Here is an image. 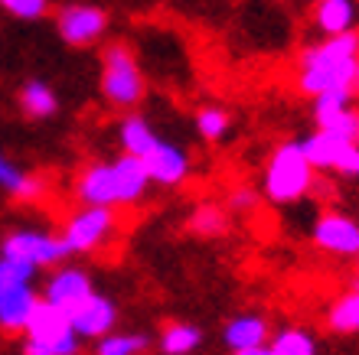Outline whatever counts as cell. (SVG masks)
Here are the masks:
<instances>
[{"instance_id":"cell-30","label":"cell","mask_w":359,"mask_h":355,"mask_svg":"<svg viewBox=\"0 0 359 355\" xmlns=\"http://www.w3.org/2000/svg\"><path fill=\"white\" fill-rule=\"evenodd\" d=\"M337 173H340V176H350V179L359 176V147H350L343 153L340 163H337Z\"/></svg>"},{"instance_id":"cell-5","label":"cell","mask_w":359,"mask_h":355,"mask_svg":"<svg viewBox=\"0 0 359 355\" xmlns=\"http://www.w3.org/2000/svg\"><path fill=\"white\" fill-rule=\"evenodd\" d=\"M33 267L13 264L0 258V329L4 333H23L39 303V293L33 290Z\"/></svg>"},{"instance_id":"cell-16","label":"cell","mask_w":359,"mask_h":355,"mask_svg":"<svg viewBox=\"0 0 359 355\" xmlns=\"http://www.w3.org/2000/svg\"><path fill=\"white\" fill-rule=\"evenodd\" d=\"M0 189L10 193V196L17 199V202H39V199L49 193L46 179L36 176V173H27V169H20L13 160H7L0 153Z\"/></svg>"},{"instance_id":"cell-6","label":"cell","mask_w":359,"mask_h":355,"mask_svg":"<svg viewBox=\"0 0 359 355\" xmlns=\"http://www.w3.org/2000/svg\"><path fill=\"white\" fill-rule=\"evenodd\" d=\"M0 258L39 271V267H56V264H62L69 258V248H66V242H62V235L20 228V232H7L0 238Z\"/></svg>"},{"instance_id":"cell-13","label":"cell","mask_w":359,"mask_h":355,"mask_svg":"<svg viewBox=\"0 0 359 355\" xmlns=\"http://www.w3.org/2000/svg\"><path fill=\"white\" fill-rule=\"evenodd\" d=\"M23 333H27V342H46V346H59V342L79 339L76 333H72V319H69L66 309L53 307V303H46L43 297H39L36 309H33V316H29Z\"/></svg>"},{"instance_id":"cell-29","label":"cell","mask_w":359,"mask_h":355,"mask_svg":"<svg viewBox=\"0 0 359 355\" xmlns=\"http://www.w3.org/2000/svg\"><path fill=\"white\" fill-rule=\"evenodd\" d=\"M23 355H79V339L72 342H59V346H46V342H27Z\"/></svg>"},{"instance_id":"cell-26","label":"cell","mask_w":359,"mask_h":355,"mask_svg":"<svg viewBox=\"0 0 359 355\" xmlns=\"http://www.w3.org/2000/svg\"><path fill=\"white\" fill-rule=\"evenodd\" d=\"M151 346V339L144 333H111V336L98 339L95 355H141Z\"/></svg>"},{"instance_id":"cell-27","label":"cell","mask_w":359,"mask_h":355,"mask_svg":"<svg viewBox=\"0 0 359 355\" xmlns=\"http://www.w3.org/2000/svg\"><path fill=\"white\" fill-rule=\"evenodd\" d=\"M226 209L229 212H255L258 209V189L255 186H248V183H238V186H232L226 193Z\"/></svg>"},{"instance_id":"cell-19","label":"cell","mask_w":359,"mask_h":355,"mask_svg":"<svg viewBox=\"0 0 359 355\" xmlns=\"http://www.w3.org/2000/svg\"><path fill=\"white\" fill-rule=\"evenodd\" d=\"M17 104H20V111L27 114V118H33V121H39V118H49V114H56L59 108V98L56 92L49 88L46 82H27L23 88L17 92Z\"/></svg>"},{"instance_id":"cell-14","label":"cell","mask_w":359,"mask_h":355,"mask_svg":"<svg viewBox=\"0 0 359 355\" xmlns=\"http://www.w3.org/2000/svg\"><path fill=\"white\" fill-rule=\"evenodd\" d=\"M313 27L320 29L327 39L359 33V0H317Z\"/></svg>"},{"instance_id":"cell-22","label":"cell","mask_w":359,"mask_h":355,"mask_svg":"<svg viewBox=\"0 0 359 355\" xmlns=\"http://www.w3.org/2000/svg\"><path fill=\"white\" fill-rule=\"evenodd\" d=\"M199 342H203V333H199L193 323H167L161 333V352L163 355H189L196 352Z\"/></svg>"},{"instance_id":"cell-33","label":"cell","mask_w":359,"mask_h":355,"mask_svg":"<svg viewBox=\"0 0 359 355\" xmlns=\"http://www.w3.org/2000/svg\"><path fill=\"white\" fill-rule=\"evenodd\" d=\"M356 264H359V258H356Z\"/></svg>"},{"instance_id":"cell-7","label":"cell","mask_w":359,"mask_h":355,"mask_svg":"<svg viewBox=\"0 0 359 355\" xmlns=\"http://www.w3.org/2000/svg\"><path fill=\"white\" fill-rule=\"evenodd\" d=\"M118 228V218H114V209H88L82 206L79 212H72L66 218V228H62V242H66L69 254H92L98 248L108 244V238Z\"/></svg>"},{"instance_id":"cell-11","label":"cell","mask_w":359,"mask_h":355,"mask_svg":"<svg viewBox=\"0 0 359 355\" xmlns=\"http://www.w3.org/2000/svg\"><path fill=\"white\" fill-rule=\"evenodd\" d=\"M72 333L79 339H104L114 333V323H118V307H114L111 297H104V293H92L86 303H79L72 313Z\"/></svg>"},{"instance_id":"cell-24","label":"cell","mask_w":359,"mask_h":355,"mask_svg":"<svg viewBox=\"0 0 359 355\" xmlns=\"http://www.w3.org/2000/svg\"><path fill=\"white\" fill-rule=\"evenodd\" d=\"M268 346H271L274 355H317V339L307 329H297V326L274 333Z\"/></svg>"},{"instance_id":"cell-10","label":"cell","mask_w":359,"mask_h":355,"mask_svg":"<svg viewBox=\"0 0 359 355\" xmlns=\"http://www.w3.org/2000/svg\"><path fill=\"white\" fill-rule=\"evenodd\" d=\"M189 153L180 144H170V141H161L154 144L147 153H144V169H147V176L151 183L157 186H183L189 176Z\"/></svg>"},{"instance_id":"cell-15","label":"cell","mask_w":359,"mask_h":355,"mask_svg":"<svg viewBox=\"0 0 359 355\" xmlns=\"http://www.w3.org/2000/svg\"><path fill=\"white\" fill-rule=\"evenodd\" d=\"M222 339L226 346L236 352H248V349H258V346H268L271 342V326L262 313H242V316H232L222 329Z\"/></svg>"},{"instance_id":"cell-8","label":"cell","mask_w":359,"mask_h":355,"mask_svg":"<svg viewBox=\"0 0 359 355\" xmlns=\"http://www.w3.org/2000/svg\"><path fill=\"white\" fill-rule=\"evenodd\" d=\"M56 29L69 46L86 49L104 36L108 13H104L102 7H92V4H66V7H59V13H56Z\"/></svg>"},{"instance_id":"cell-18","label":"cell","mask_w":359,"mask_h":355,"mask_svg":"<svg viewBox=\"0 0 359 355\" xmlns=\"http://www.w3.org/2000/svg\"><path fill=\"white\" fill-rule=\"evenodd\" d=\"M118 141H121V150L128 157L144 160V153L157 144V134L141 114H128L121 124H118Z\"/></svg>"},{"instance_id":"cell-20","label":"cell","mask_w":359,"mask_h":355,"mask_svg":"<svg viewBox=\"0 0 359 355\" xmlns=\"http://www.w3.org/2000/svg\"><path fill=\"white\" fill-rule=\"evenodd\" d=\"M187 228L199 238H222L229 232V209L219 206V202H199L189 212Z\"/></svg>"},{"instance_id":"cell-12","label":"cell","mask_w":359,"mask_h":355,"mask_svg":"<svg viewBox=\"0 0 359 355\" xmlns=\"http://www.w3.org/2000/svg\"><path fill=\"white\" fill-rule=\"evenodd\" d=\"M92 293H95L92 277L82 267H59L43 287V300L59 309H66V313H72L79 303H86Z\"/></svg>"},{"instance_id":"cell-3","label":"cell","mask_w":359,"mask_h":355,"mask_svg":"<svg viewBox=\"0 0 359 355\" xmlns=\"http://www.w3.org/2000/svg\"><path fill=\"white\" fill-rule=\"evenodd\" d=\"M313 167L304 157L301 141H287L274 147V153L265 163V196L278 206H294L304 196L313 193Z\"/></svg>"},{"instance_id":"cell-2","label":"cell","mask_w":359,"mask_h":355,"mask_svg":"<svg viewBox=\"0 0 359 355\" xmlns=\"http://www.w3.org/2000/svg\"><path fill=\"white\" fill-rule=\"evenodd\" d=\"M151 186L144 160L121 153L118 160H95L76 176V199L88 209H114L141 202Z\"/></svg>"},{"instance_id":"cell-4","label":"cell","mask_w":359,"mask_h":355,"mask_svg":"<svg viewBox=\"0 0 359 355\" xmlns=\"http://www.w3.org/2000/svg\"><path fill=\"white\" fill-rule=\"evenodd\" d=\"M147 82L134 53L124 43H108L102 53V95L111 108L131 111L144 102Z\"/></svg>"},{"instance_id":"cell-25","label":"cell","mask_w":359,"mask_h":355,"mask_svg":"<svg viewBox=\"0 0 359 355\" xmlns=\"http://www.w3.org/2000/svg\"><path fill=\"white\" fill-rule=\"evenodd\" d=\"M232 127V118H229L226 108H219V104H206V108H199L196 111V131L203 141H222Z\"/></svg>"},{"instance_id":"cell-9","label":"cell","mask_w":359,"mask_h":355,"mask_svg":"<svg viewBox=\"0 0 359 355\" xmlns=\"http://www.w3.org/2000/svg\"><path fill=\"white\" fill-rule=\"evenodd\" d=\"M313 244L333 258H359V222L343 212H323L313 222Z\"/></svg>"},{"instance_id":"cell-28","label":"cell","mask_w":359,"mask_h":355,"mask_svg":"<svg viewBox=\"0 0 359 355\" xmlns=\"http://www.w3.org/2000/svg\"><path fill=\"white\" fill-rule=\"evenodd\" d=\"M0 7L7 13H13L17 20H39L46 17L49 0H0Z\"/></svg>"},{"instance_id":"cell-21","label":"cell","mask_w":359,"mask_h":355,"mask_svg":"<svg viewBox=\"0 0 359 355\" xmlns=\"http://www.w3.org/2000/svg\"><path fill=\"white\" fill-rule=\"evenodd\" d=\"M327 326L333 333H340V336L359 333V287L346 290V293L333 300L330 309H327Z\"/></svg>"},{"instance_id":"cell-32","label":"cell","mask_w":359,"mask_h":355,"mask_svg":"<svg viewBox=\"0 0 359 355\" xmlns=\"http://www.w3.org/2000/svg\"><path fill=\"white\" fill-rule=\"evenodd\" d=\"M353 92H359V69H356V85H353Z\"/></svg>"},{"instance_id":"cell-23","label":"cell","mask_w":359,"mask_h":355,"mask_svg":"<svg viewBox=\"0 0 359 355\" xmlns=\"http://www.w3.org/2000/svg\"><path fill=\"white\" fill-rule=\"evenodd\" d=\"M350 108H353V92H327L320 98H313V124H317V131L337 124Z\"/></svg>"},{"instance_id":"cell-1","label":"cell","mask_w":359,"mask_h":355,"mask_svg":"<svg viewBox=\"0 0 359 355\" xmlns=\"http://www.w3.org/2000/svg\"><path fill=\"white\" fill-rule=\"evenodd\" d=\"M359 69V33L330 36L307 46L294 66L297 92L307 98H320L327 92H353Z\"/></svg>"},{"instance_id":"cell-17","label":"cell","mask_w":359,"mask_h":355,"mask_svg":"<svg viewBox=\"0 0 359 355\" xmlns=\"http://www.w3.org/2000/svg\"><path fill=\"white\" fill-rule=\"evenodd\" d=\"M301 147H304V157H307V163H311L313 169H337L340 157L350 147H356V144L343 141L340 134H333V131H313L311 137L301 141Z\"/></svg>"},{"instance_id":"cell-31","label":"cell","mask_w":359,"mask_h":355,"mask_svg":"<svg viewBox=\"0 0 359 355\" xmlns=\"http://www.w3.org/2000/svg\"><path fill=\"white\" fill-rule=\"evenodd\" d=\"M236 355H274L271 346H258V349H248V352H236Z\"/></svg>"}]
</instances>
